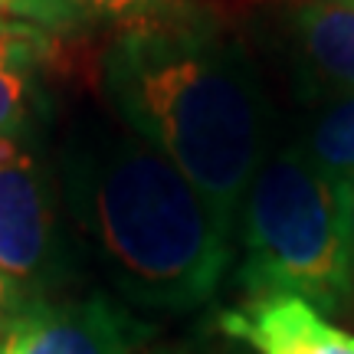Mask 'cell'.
<instances>
[{"label":"cell","mask_w":354,"mask_h":354,"mask_svg":"<svg viewBox=\"0 0 354 354\" xmlns=\"http://www.w3.org/2000/svg\"><path fill=\"white\" fill-rule=\"evenodd\" d=\"M46 37L37 26L13 24L7 17H0V59H37V53L43 50Z\"/></svg>","instance_id":"11"},{"label":"cell","mask_w":354,"mask_h":354,"mask_svg":"<svg viewBox=\"0 0 354 354\" xmlns=\"http://www.w3.org/2000/svg\"><path fill=\"white\" fill-rule=\"evenodd\" d=\"M118 122L171 158L230 230L272 148V109L253 59L201 17H138L102 63Z\"/></svg>","instance_id":"1"},{"label":"cell","mask_w":354,"mask_h":354,"mask_svg":"<svg viewBox=\"0 0 354 354\" xmlns=\"http://www.w3.org/2000/svg\"><path fill=\"white\" fill-rule=\"evenodd\" d=\"M338 203H342L344 243H348V256H351V266H354V184L338 187Z\"/></svg>","instance_id":"14"},{"label":"cell","mask_w":354,"mask_h":354,"mask_svg":"<svg viewBox=\"0 0 354 354\" xmlns=\"http://www.w3.org/2000/svg\"><path fill=\"white\" fill-rule=\"evenodd\" d=\"M135 322L102 292L30 302L0 338V354H131Z\"/></svg>","instance_id":"5"},{"label":"cell","mask_w":354,"mask_h":354,"mask_svg":"<svg viewBox=\"0 0 354 354\" xmlns=\"http://www.w3.org/2000/svg\"><path fill=\"white\" fill-rule=\"evenodd\" d=\"M335 3H344V7H351L354 10V0H335Z\"/></svg>","instance_id":"15"},{"label":"cell","mask_w":354,"mask_h":354,"mask_svg":"<svg viewBox=\"0 0 354 354\" xmlns=\"http://www.w3.org/2000/svg\"><path fill=\"white\" fill-rule=\"evenodd\" d=\"M59 171L79 230L131 302L190 312L214 299L233 230L171 158L125 125L79 118Z\"/></svg>","instance_id":"2"},{"label":"cell","mask_w":354,"mask_h":354,"mask_svg":"<svg viewBox=\"0 0 354 354\" xmlns=\"http://www.w3.org/2000/svg\"><path fill=\"white\" fill-rule=\"evenodd\" d=\"M240 286L250 299L295 295L322 315L354 299V266L342 227L338 190L299 148L272 145L243 197Z\"/></svg>","instance_id":"3"},{"label":"cell","mask_w":354,"mask_h":354,"mask_svg":"<svg viewBox=\"0 0 354 354\" xmlns=\"http://www.w3.org/2000/svg\"><path fill=\"white\" fill-rule=\"evenodd\" d=\"M151 3L158 0H86L88 13H99V17H138Z\"/></svg>","instance_id":"13"},{"label":"cell","mask_w":354,"mask_h":354,"mask_svg":"<svg viewBox=\"0 0 354 354\" xmlns=\"http://www.w3.org/2000/svg\"><path fill=\"white\" fill-rule=\"evenodd\" d=\"M88 13L86 0H0V17H17L26 26L66 30Z\"/></svg>","instance_id":"10"},{"label":"cell","mask_w":354,"mask_h":354,"mask_svg":"<svg viewBox=\"0 0 354 354\" xmlns=\"http://www.w3.org/2000/svg\"><path fill=\"white\" fill-rule=\"evenodd\" d=\"M43 86L30 59H0V161L26 154V138L43 122Z\"/></svg>","instance_id":"9"},{"label":"cell","mask_w":354,"mask_h":354,"mask_svg":"<svg viewBox=\"0 0 354 354\" xmlns=\"http://www.w3.org/2000/svg\"><path fill=\"white\" fill-rule=\"evenodd\" d=\"M66 263L59 203L46 167L30 151L0 161V269L30 305L63 282Z\"/></svg>","instance_id":"4"},{"label":"cell","mask_w":354,"mask_h":354,"mask_svg":"<svg viewBox=\"0 0 354 354\" xmlns=\"http://www.w3.org/2000/svg\"><path fill=\"white\" fill-rule=\"evenodd\" d=\"M299 73L322 95L354 92V10L335 0H302L289 13Z\"/></svg>","instance_id":"7"},{"label":"cell","mask_w":354,"mask_h":354,"mask_svg":"<svg viewBox=\"0 0 354 354\" xmlns=\"http://www.w3.org/2000/svg\"><path fill=\"white\" fill-rule=\"evenodd\" d=\"M220 325L256 354H354V335L335 328L295 295L250 299L240 312H227Z\"/></svg>","instance_id":"6"},{"label":"cell","mask_w":354,"mask_h":354,"mask_svg":"<svg viewBox=\"0 0 354 354\" xmlns=\"http://www.w3.org/2000/svg\"><path fill=\"white\" fill-rule=\"evenodd\" d=\"M292 145L335 190L354 184V92L322 95L302 118Z\"/></svg>","instance_id":"8"},{"label":"cell","mask_w":354,"mask_h":354,"mask_svg":"<svg viewBox=\"0 0 354 354\" xmlns=\"http://www.w3.org/2000/svg\"><path fill=\"white\" fill-rule=\"evenodd\" d=\"M26 308V299L20 295V289L13 286L7 272L0 269V338L10 331V325L17 322V315Z\"/></svg>","instance_id":"12"}]
</instances>
